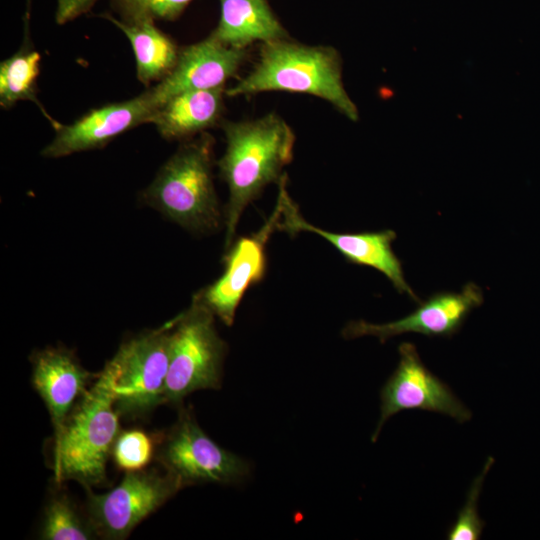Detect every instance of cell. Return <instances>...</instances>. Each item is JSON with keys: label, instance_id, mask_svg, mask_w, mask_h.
Listing matches in <instances>:
<instances>
[{"label": "cell", "instance_id": "cell-1", "mask_svg": "<svg viewBox=\"0 0 540 540\" xmlns=\"http://www.w3.org/2000/svg\"><path fill=\"white\" fill-rule=\"evenodd\" d=\"M226 148L217 162L227 185L224 206L225 249L235 240L240 218L249 204L272 183L278 184L294 156L295 133L275 112L241 121L221 123Z\"/></svg>", "mask_w": 540, "mask_h": 540}, {"label": "cell", "instance_id": "cell-2", "mask_svg": "<svg viewBox=\"0 0 540 540\" xmlns=\"http://www.w3.org/2000/svg\"><path fill=\"white\" fill-rule=\"evenodd\" d=\"M264 92L307 94L330 103L347 119H359L358 108L343 82L340 53L329 45H307L290 37L262 43L252 69L226 88L228 97Z\"/></svg>", "mask_w": 540, "mask_h": 540}, {"label": "cell", "instance_id": "cell-3", "mask_svg": "<svg viewBox=\"0 0 540 540\" xmlns=\"http://www.w3.org/2000/svg\"><path fill=\"white\" fill-rule=\"evenodd\" d=\"M214 137L207 131L184 140L141 193L142 203L195 234L225 225L213 178Z\"/></svg>", "mask_w": 540, "mask_h": 540}, {"label": "cell", "instance_id": "cell-4", "mask_svg": "<svg viewBox=\"0 0 540 540\" xmlns=\"http://www.w3.org/2000/svg\"><path fill=\"white\" fill-rule=\"evenodd\" d=\"M111 374H97L79 398L60 436L53 440L54 481L74 480L85 489L106 481V464L120 433Z\"/></svg>", "mask_w": 540, "mask_h": 540}, {"label": "cell", "instance_id": "cell-5", "mask_svg": "<svg viewBox=\"0 0 540 540\" xmlns=\"http://www.w3.org/2000/svg\"><path fill=\"white\" fill-rule=\"evenodd\" d=\"M215 318L194 295L189 308L176 316L163 404L180 407L195 391L220 389L228 346Z\"/></svg>", "mask_w": 540, "mask_h": 540}, {"label": "cell", "instance_id": "cell-6", "mask_svg": "<svg viewBox=\"0 0 540 540\" xmlns=\"http://www.w3.org/2000/svg\"><path fill=\"white\" fill-rule=\"evenodd\" d=\"M175 321L124 341L106 363L120 416L139 419L163 405Z\"/></svg>", "mask_w": 540, "mask_h": 540}, {"label": "cell", "instance_id": "cell-7", "mask_svg": "<svg viewBox=\"0 0 540 540\" xmlns=\"http://www.w3.org/2000/svg\"><path fill=\"white\" fill-rule=\"evenodd\" d=\"M178 408L176 421L158 438L155 457L163 469L183 488L244 482L251 472L250 463L214 442L201 429L191 408Z\"/></svg>", "mask_w": 540, "mask_h": 540}, {"label": "cell", "instance_id": "cell-8", "mask_svg": "<svg viewBox=\"0 0 540 540\" xmlns=\"http://www.w3.org/2000/svg\"><path fill=\"white\" fill-rule=\"evenodd\" d=\"M183 489L164 470L127 472L114 489L104 494L87 491L86 517L97 537L126 539L134 528Z\"/></svg>", "mask_w": 540, "mask_h": 540}, {"label": "cell", "instance_id": "cell-9", "mask_svg": "<svg viewBox=\"0 0 540 540\" xmlns=\"http://www.w3.org/2000/svg\"><path fill=\"white\" fill-rule=\"evenodd\" d=\"M398 352V365L380 391V417L372 442H376L386 421L404 410L436 412L459 423L472 418V412L451 388L423 364L414 344L403 342Z\"/></svg>", "mask_w": 540, "mask_h": 540}, {"label": "cell", "instance_id": "cell-10", "mask_svg": "<svg viewBox=\"0 0 540 540\" xmlns=\"http://www.w3.org/2000/svg\"><path fill=\"white\" fill-rule=\"evenodd\" d=\"M287 175L278 183L277 203L281 209L278 230L295 236L300 232L317 234L332 244L351 264L367 266L382 273L400 294L420 302L405 280L400 259L392 249L396 232L390 229L376 232L334 233L321 229L304 219L287 189Z\"/></svg>", "mask_w": 540, "mask_h": 540}, {"label": "cell", "instance_id": "cell-11", "mask_svg": "<svg viewBox=\"0 0 540 540\" xmlns=\"http://www.w3.org/2000/svg\"><path fill=\"white\" fill-rule=\"evenodd\" d=\"M281 209H275L256 232L234 240L224 255V272L212 284L194 294L226 326L234 322L247 290L262 281L267 268L266 245L278 230Z\"/></svg>", "mask_w": 540, "mask_h": 540}, {"label": "cell", "instance_id": "cell-12", "mask_svg": "<svg viewBox=\"0 0 540 540\" xmlns=\"http://www.w3.org/2000/svg\"><path fill=\"white\" fill-rule=\"evenodd\" d=\"M483 301L481 288L468 282L460 292L434 293L427 300L419 302L418 308L401 319L383 324L364 320L350 321L341 334L345 339L374 336L381 343L405 333H418L430 338H449L461 329L468 315Z\"/></svg>", "mask_w": 540, "mask_h": 540}, {"label": "cell", "instance_id": "cell-13", "mask_svg": "<svg viewBox=\"0 0 540 540\" xmlns=\"http://www.w3.org/2000/svg\"><path fill=\"white\" fill-rule=\"evenodd\" d=\"M156 109L146 91L132 99L93 109L71 124L54 121L51 125L55 136L43 148L42 156L60 158L101 148L117 136L150 123Z\"/></svg>", "mask_w": 540, "mask_h": 540}, {"label": "cell", "instance_id": "cell-14", "mask_svg": "<svg viewBox=\"0 0 540 540\" xmlns=\"http://www.w3.org/2000/svg\"><path fill=\"white\" fill-rule=\"evenodd\" d=\"M247 57V49L229 47L210 34L180 49L174 68L148 92L158 108L183 92L225 87Z\"/></svg>", "mask_w": 540, "mask_h": 540}, {"label": "cell", "instance_id": "cell-15", "mask_svg": "<svg viewBox=\"0 0 540 540\" xmlns=\"http://www.w3.org/2000/svg\"><path fill=\"white\" fill-rule=\"evenodd\" d=\"M31 382L49 412L56 440L79 398L97 375L87 371L75 354L64 347L34 351Z\"/></svg>", "mask_w": 540, "mask_h": 540}, {"label": "cell", "instance_id": "cell-16", "mask_svg": "<svg viewBox=\"0 0 540 540\" xmlns=\"http://www.w3.org/2000/svg\"><path fill=\"white\" fill-rule=\"evenodd\" d=\"M225 87L187 91L160 105L150 123L167 140H187L221 122Z\"/></svg>", "mask_w": 540, "mask_h": 540}, {"label": "cell", "instance_id": "cell-17", "mask_svg": "<svg viewBox=\"0 0 540 540\" xmlns=\"http://www.w3.org/2000/svg\"><path fill=\"white\" fill-rule=\"evenodd\" d=\"M220 19L212 31L221 43L247 49L255 42L266 43L288 38L266 0H219Z\"/></svg>", "mask_w": 540, "mask_h": 540}, {"label": "cell", "instance_id": "cell-18", "mask_svg": "<svg viewBox=\"0 0 540 540\" xmlns=\"http://www.w3.org/2000/svg\"><path fill=\"white\" fill-rule=\"evenodd\" d=\"M103 17L121 30L129 40L136 60L139 81L148 85L166 77L176 65L179 51L175 42L156 27L153 18L125 22L110 14Z\"/></svg>", "mask_w": 540, "mask_h": 540}, {"label": "cell", "instance_id": "cell-19", "mask_svg": "<svg viewBox=\"0 0 540 540\" xmlns=\"http://www.w3.org/2000/svg\"><path fill=\"white\" fill-rule=\"evenodd\" d=\"M41 56L36 50L22 47L0 64V104L10 108L18 101L37 104L52 124L55 120L42 108L36 96Z\"/></svg>", "mask_w": 540, "mask_h": 540}, {"label": "cell", "instance_id": "cell-20", "mask_svg": "<svg viewBox=\"0 0 540 540\" xmlns=\"http://www.w3.org/2000/svg\"><path fill=\"white\" fill-rule=\"evenodd\" d=\"M97 537L87 517L83 518L70 498L52 492L44 507L40 538L44 540H89Z\"/></svg>", "mask_w": 540, "mask_h": 540}, {"label": "cell", "instance_id": "cell-21", "mask_svg": "<svg viewBox=\"0 0 540 540\" xmlns=\"http://www.w3.org/2000/svg\"><path fill=\"white\" fill-rule=\"evenodd\" d=\"M493 463L494 458L489 457L481 473L473 480L464 505L447 531L448 540H478L481 538L485 522L479 516L478 501L485 476Z\"/></svg>", "mask_w": 540, "mask_h": 540}, {"label": "cell", "instance_id": "cell-22", "mask_svg": "<svg viewBox=\"0 0 540 540\" xmlns=\"http://www.w3.org/2000/svg\"><path fill=\"white\" fill-rule=\"evenodd\" d=\"M154 453L153 439L137 429L120 432L112 450L116 465L125 473L145 469Z\"/></svg>", "mask_w": 540, "mask_h": 540}, {"label": "cell", "instance_id": "cell-23", "mask_svg": "<svg viewBox=\"0 0 540 540\" xmlns=\"http://www.w3.org/2000/svg\"><path fill=\"white\" fill-rule=\"evenodd\" d=\"M150 1L151 0H113L120 15L119 19L125 22H138L153 18L150 14Z\"/></svg>", "mask_w": 540, "mask_h": 540}, {"label": "cell", "instance_id": "cell-24", "mask_svg": "<svg viewBox=\"0 0 540 540\" xmlns=\"http://www.w3.org/2000/svg\"><path fill=\"white\" fill-rule=\"evenodd\" d=\"M97 0H56L55 20L68 23L88 12Z\"/></svg>", "mask_w": 540, "mask_h": 540}, {"label": "cell", "instance_id": "cell-25", "mask_svg": "<svg viewBox=\"0 0 540 540\" xmlns=\"http://www.w3.org/2000/svg\"><path fill=\"white\" fill-rule=\"evenodd\" d=\"M192 0H151L150 14L163 20L176 19Z\"/></svg>", "mask_w": 540, "mask_h": 540}]
</instances>
